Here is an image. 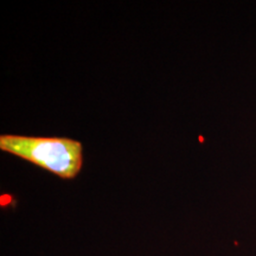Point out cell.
I'll return each mask as SVG.
<instances>
[{
  "label": "cell",
  "mask_w": 256,
  "mask_h": 256,
  "mask_svg": "<svg viewBox=\"0 0 256 256\" xmlns=\"http://www.w3.org/2000/svg\"><path fill=\"white\" fill-rule=\"evenodd\" d=\"M0 150L62 179L76 178L83 165L82 144L69 138L2 134Z\"/></svg>",
  "instance_id": "cell-1"
}]
</instances>
